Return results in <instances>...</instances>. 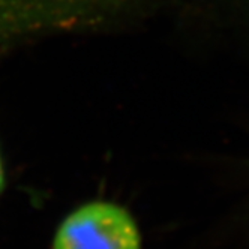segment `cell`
Segmentation results:
<instances>
[{
    "label": "cell",
    "instance_id": "2",
    "mask_svg": "<svg viewBox=\"0 0 249 249\" xmlns=\"http://www.w3.org/2000/svg\"><path fill=\"white\" fill-rule=\"evenodd\" d=\"M53 249H141V233L124 207L110 201H90L63 219Z\"/></svg>",
    "mask_w": 249,
    "mask_h": 249
},
{
    "label": "cell",
    "instance_id": "1",
    "mask_svg": "<svg viewBox=\"0 0 249 249\" xmlns=\"http://www.w3.org/2000/svg\"><path fill=\"white\" fill-rule=\"evenodd\" d=\"M165 0H0V59L41 39L102 32L158 11Z\"/></svg>",
    "mask_w": 249,
    "mask_h": 249
},
{
    "label": "cell",
    "instance_id": "3",
    "mask_svg": "<svg viewBox=\"0 0 249 249\" xmlns=\"http://www.w3.org/2000/svg\"><path fill=\"white\" fill-rule=\"evenodd\" d=\"M5 189V168H3V161H2V155H0V194Z\"/></svg>",
    "mask_w": 249,
    "mask_h": 249
}]
</instances>
